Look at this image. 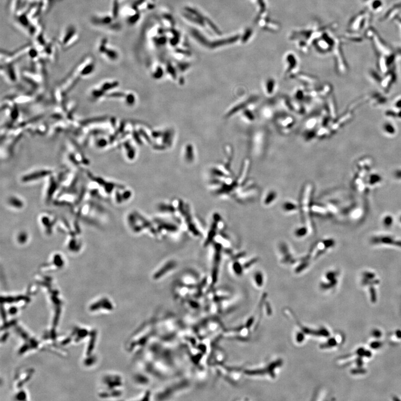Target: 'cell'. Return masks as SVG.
Listing matches in <instances>:
<instances>
[{
	"label": "cell",
	"instance_id": "cell-1",
	"mask_svg": "<svg viewBox=\"0 0 401 401\" xmlns=\"http://www.w3.org/2000/svg\"><path fill=\"white\" fill-rule=\"evenodd\" d=\"M77 31L73 26H69L65 31V33L61 37L60 43L63 47L70 46L73 43L72 39L77 35Z\"/></svg>",
	"mask_w": 401,
	"mask_h": 401
}]
</instances>
